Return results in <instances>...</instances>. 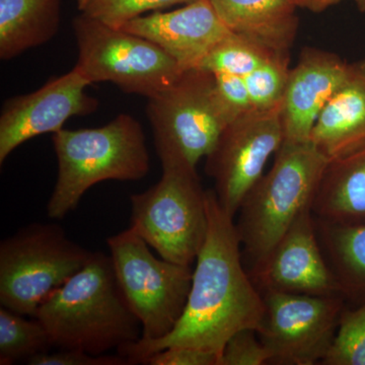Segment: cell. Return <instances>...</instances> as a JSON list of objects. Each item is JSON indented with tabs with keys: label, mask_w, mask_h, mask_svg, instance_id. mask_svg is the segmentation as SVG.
<instances>
[{
	"label": "cell",
	"mask_w": 365,
	"mask_h": 365,
	"mask_svg": "<svg viewBox=\"0 0 365 365\" xmlns=\"http://www.w3.org/2000/svg\"><path fill=\"white\" fill-rule=\"evenodd\" d=\"M208 232L193 269L186 307L175 328L157 340L138 339L117 350L130 364H143L169 347H190L220 359L230 338L258 330L264 300L242 262V245L232 217L207 190ZM220 360V359H218Z\"/></svg>",
	"instance_id": "cell-1"
},
{
	"label": "cell",
	"mask_w": 365,
	"mask_h": 365,
	"mask_svg": "<svg viewBox=\"0 0 365 365\" xmlns=\"http://www.w3.org/2000/svg\"><path fill=\"white\" fill-rule=\"evenodd\" d=\"M35 318L52 347L106 354L135 342L140 322L118 284L110 255L93 252L85 267L41 304Z\"/></svg>",
	"instance_id": "cell-2"
},
{
	"label": "cell",
	"mask_w": 365,
	"mask_h": 365,
	"mask_svg": "<svg viewBox=\"0 0 365 365\" xmlns=\"http://www.w3.org/2000/svg\"><path fill=\"white\" fill-rule=\"evenodd\" d=\"M58 176L47 216L62 220L78 207L83 195L105 181L133 182L150 169L146 137L140 122L120 114L98 128L61 129L52 134Z\"/></svg>",
	"instance_id": "cell-3"
},
{
	"label": "cell",
	"mask_w": 365,
	"mask_h": 365,
	"mask_svg": "<svg viewBox=\"0 0 365 365\" xmlns=\"http://www.w3.org/2000/svg\"><path fill=\"white\" fill-rule=\"evenodd\" d=\"M328 158L311 141L283 143L271 169L245 197L235 222L252 267L272 251L312 202Z\"/></svg>",
	"instance_id": "cell-4"
},
{
	"label": "cell",
	"mask_w": 365,
	"mask_h": 365,
	"mask_svg": "<svg viewBox=\"0 0 365 365\" xmlns=\"http://www.w3.org/2000/svg\"><path fill=\"white\" fill-rule=\"evenodd\" d=\"M162 167L157 184L130 196V227L165 260L192 266L207 237V190L196 169Z\"/></svg>",
	"instance_id": "cell-5"
},
{
	"label": "cell",
	"mask_w": 365,
	"mask_h": 365,
	"mask_svg": "<svg viewBox=\"0 0 365 365\" xmlns=\"http://www.w3.org/2000/svg\"><path fill=\"white\" fill-rule=\"evenodd\" d=\"M93 252L53 223H31L0 242V306L35 318L41 304L85 267Z\"/></svg>",
	"instance_id": "cell-6"
},
{
	"label": "cell",
	"mask_w": 365,
	"mask_h": 365,
	"mask_svg": "<svg viewBox=\"0 0 365 365\" xmlns=\"http://www.w3.org/2000/svg\"><path fill=\"white\" fill-rule=\"evenodd\" d=\"M148 100L146 115L162 165L196 169L230 123L216 93L215 76L202 68L182 71Z\"/></svg>",
	"instance_id": "cell-7"
},
{
	"label": "cell",
	"mask_w": 365,
	"mask_h": 365,
	"mask_svg": "<svg viewBox=\"0 0 365 365\" xmlns=\"http://www.w3.org/2000/svg\"><path fill=\"white\" fill-rule=\"evenodd\" d=\"M107 245L120 289L140 322L141 339L165 337L184 313L192 266L158 258L131 227L108 237Z\"/></svg>",
	"instance_id": "cell-8"
},
{
	"label": "cell",
	"mask_w": 365,
	"mask_h": 365,
	"mask_svg": "<svg viewBox=\"0 0 365 365\" xmlns=\"http://www.w3.org/2000/svg\"><path fill=\"white\" fill-rule=\"evenodd\" d=\"M76 68L91 85L111 83L126 93L150 98L184 71L155 43L81 13L74 18Z\"/></svg>",
	"instance_id": "cell-9"
},
{
	"label": "cell",
	"mask_w": 365,
	"mask_h": 365,
	"mask_svg": "<svg viewBox=\"0 0 365 365\" xmlns=\"http://www.w3.org/2000/svg\"><path fill=\"white\" fill-rule=\"evenodd\" d=\"M261 294L265 309L257 335L270 352V364H322L337 332L344 297L274 290Z\"/></svg>",
	"instance_id": "cell-10"
},
{
	"label": "cell",
	"mask_w": 365,
	"mask_h": 365,
	"mask_svg": "<svg viewBox=\"0 0 365 365\" xmlns=\"http://www.w3.org/2000/svg\"><path fill=\"white\" fill-rule=\"evenodd\" d=\"M283 143L279 108L252 109L223 129L205 158V173L215 181L218 202L232 217Z\"/></svg>",
	"instance_id": "cell-11"
},
{
	"label": "cell",
	"mask_w": 365,
	"mask_h": 365,
	"mask_svg": "<svg viewBox=\"0 0 365 365\" xmlns=\"http://www.w3.org/2000/svg\"><path fill=\"white\" fill-rule=\"evenodd\" d=\"M88 86L90 81L73 67L39 90L6 101L0 114V165L26 141L56 133L72 117L97 111L98 101L86 93Z\"/></svg>",
	"instance_id": "cell-12"
},
{
	"label": "cell",
	"mask_w": 365,
	"mask_h": 365,
	"mask_svg": "<svg viewBox=\"0 0 365 365\" xmlns=\"http://www.w3.org/2000/svg\"><path fill=\"white\" fill-rule=\"evenodd\" d=\"M249 273L261 292L342 295L322 251L312 209L295 220L267 257Z\"/></svg>",
	"instance_id": "cell-13"
},
{
	"label": "cell",
	"mask_w": 365,
	"mask_h": 365,
	"mask_svg": "<svg viewBox=\"0 0 365 365\" xmlns=\"http://www.w3.org/2000/svg\"><path fill=\"white\" fill-rule=\"evenodd\" d=\"M348 66L349 62L336 53L302 48L297 64L290 68L279 107L285 143L311 140L314 125L342 83Z\"/></svg>",
	"instance_id": "cell-14"
},
{
	"label": "cell",
	"mask_w": 365,
	"mask_h": 365,
	"mask_svg": "<svg viewBox=\"0 0 365 365\" xmlns=\"http://www.w3.org/2000/svg\"><path fill=\"white\" fill-rule=\"evenodd\" d=\"M120 29L155 43L184 71L199 68L209 52L230 33L208 0L144 14Z\"/></svg>",
	"instance_id": "cell-15"
},
{
	"label": "cell",
	"mask_w": 365,
	"mask_h": 365,
	"mask_svg": "<svg viewBox=\"0 0 365 365\" xmlns=\"http://www.w3.org/2000/svg\"><path fill=\"white\" fill-rule=\"evenodd\" d=\"M312 143L328 160L365 144V59L348 66L342 83L319 116Z\"/></svg>",
	"instance_id": "cell-16"
},
{
	"label": "cell",
	"mask_w": 365,
	"mask_h": 365,
	"mask_svg": "<svg viewBox=\"0 0 365 365\" xmlns=\"http://www.w3.org/2000/svg\"><path fill=\"white\" fill-rule=\"evenodd\" d=\"M319 222L365 225V144L327 162L312 202Z\"/></svg>",
	"instance_id": "cell-17"
},
{
	"label": "cell",
	"mask_w": 365,
	"mask_h": 365,
	"mask_svg": "<svg viewBox=\"0 0 365 365\" xmlns=\"http://www.w3.org/2000/svg\"><path fill=\"white\" fill-rule=\"evenodd\" d=\"M230 32L290 52L299 32L294 0H208Z\"/></svg>",
	"instance_id": "cell-18"
},
{
	"label": "cell",
	"mask_w": 365,
	"mask_h": 365,
	"mask_svg": "<svg viewBox=\"0 0 365 365\" xmlns=\"http://www.w3.org/2000/svg\"><path fill=\"white\" fill-rule=\"evenodd\" d=\"M62 0H0V58L11 60L58 33Z\"/></svg>",
	"instance_id": "cell-19"
},
{
	"label": "cell",
	"mask_w": 365,
	"mask_h": 365,
	"mask_svg": "<svg viewBox=\"0 0 365 365\" xmlns=\"http://www.w3.org/2000/svg\"><path fill=\"white\" fill-rule=\"evenodd\" d=\"M319 245L346 302H365V225L344 227L314 218Z\"/></svg>",
	"instance_id": "cell-20"
},
{
	"label": "cell",
	"mask_w": 365,
	"mask_h": 365,
	"mask_svg": "<svg viewBox=\"0 0 365 365\" xmlns=\"http://www.w3.org/2000/svg\"><path fill=\"white\" fill-rule=\"evenodd\" d=\"M52 347L44 326L35 319L0 307V365L29 361Z\"/></svg>",
	"instance_id": "cell-21"
},
{
	"label": "cell",
	"mask_w": 365,
	"mask_h": 365,
	"mask_svg": "<svg viewBox=\"0 0 365 365\" xmlns=\"http://www.w3.org/2000/svg\"><path fill=\"white\" fill-rule=\"evenodd\" d=\"M277 53L257 41L230 32L209 52L199 68L212 74L245 78Z\"/></svg>",
	"instance_id": "cell-22"
},
{
	"label": "cell",
	"mask_w": 365,
	"mask_h": 365,
	"mask_svg": "<svg viewBox=\"0 0 365 365\" xmlns=\"http://www.w3.org/2000/svg\"><path fill=\"white\" fill-rule=\"evenodd\" d=\"M290 68V52H279L245 76L253 109L268 111L280 107Z\"/></svg>",
	"instance_id": "cell-23"
},
{
	"label": "cell",
	"mask_w": 365,
	"mask_h": 365,
	"mask_svg": "<svg viewBox=\"0 0 365 365\" xmlns=\"http://www.w3.org/2000/svg\"><path fill=\"white\" fill-rule=\"evenodd\" d=\"M324 365H365V302L345 307Z\"/></svg>",
	"instance_id": "cell-24"
},
{
	"label": "cell",
	"mask_w": 365,
	"mask_h": 365,
	"mask_svg": "<svg viewBox=\"0 0 365 365\" xmlns=\"http://www.w3.org/2000/svg\"><path fill=\"white\" fill-rule=\"evenodd\" d=\"M197 0H90L81 13L114 28H122L146 13L175 6H186Z\"/></svg>",
	"instance_id": "cell-25"
},
{
	"label": "cell",
	"mask_w": 365,
	"mask_h": 365,
	"mask_svg": "<svg viewBox=\"0 0 365 365\" xmlns=\"http://www.w3.org/2000/svg\"><path fill=\"white\" fill-rule=\"evenodd\" d=\"M270 361V352L259 339L257 331L245 329L227 341L218 365H263Z\"/></svg>",
	"instance_id": "cell-26"
},
{
	"label": "cell",
	"mask_w": 365,
	"mask_h": 365,
	"mask_svg": "<svg viewBox=\"0 0 365 365\" xmlns=\"http://www.w3.org/2000/svg\"><path fill=\"white\" fill-rule=\"evenodd\" d=\"M213 76L218 100L230 122L253 109L244 78L230 74Z\"/></svg>",
	"instance_id": "cell-27"
},
{
	"label": "cell",
	"mask_w": 365,
	"mask_h": 365,
	"mask_svg": "<svg viewBox=\"0 0 365 365\" xmlns=\"http://www.w3.org/2000/svg\"><path fill=\"white\" fill-rule=\"evenodd\" d=\"M29 365H129L122 355L91 354L81 350L58 349L44 352L26 362Z\"/></svg>",
	"instance_id": "cell-28"
},
{
	"label": "cell",
	"mask_w": 365,
	"mask_h": 365,
	"mask_svg": "<svg viewBox=\"0 0 365 365\" xmlns=\"http://www.w3.org/2000/svg\"><path fill=\"white\" fill-rule=\"evenodd\" d=\"M217 355L190 347H169L143 360L148 365H218Z\"/></svg>",
	"instance_id": "cell-29"
},
{
	"label": "cell",
	"mask_w": 365,
	"mask_h": 365,
	"mask_svg": "<svg viewBox=\"0 0 365 365\" xmlns=\"http://www.w3.org/2000/svg\"><path fill=\"white\" fill-rule=\"evenodd\" d=\"M299 9H306L311 13H323L330 7L337 6L343 0H294Z\"/></svg>",
	"instance_id": "cell-30"
},
{
	"label": "cell",
	"mask_w": 365,
	"mask_h": 365,
	"mask_svg": "<svg viewBox=\"0 0 365 365\" xmlns=\"http://www.w3.org/2000/svg\"><path fill=\"white\" fill-rule=\"evenodd\" d=\"M354 2L360 13H365V0H354Z\"/></svg>",
	"instance_id": "cell-31"
},
{
	"label": "cell",
	"mask_w": 365,
	"mask_h": 365,
	"mask_svg": "<svg viewBox=\"0 0 365 365\" xmlns=\"http://www.w3.org/2000/svg\"><path fill=\"white\" fill-rule=\"evenodd\" d=\"M90 0H78V9L79 11H83L85 7L88 6Z\"/></svg>",
	"instance_id": "cell-32"
}]
</instances>
